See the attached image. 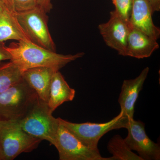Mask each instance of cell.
<instances>
[{"label": "cell", "mask_w": 160, "mask_h": 160, "mask_svg": "<svg viewBox=\"0 0 160 160\" xmlns=\"http://www.w3.org/2000/svg\"><path fill=\"white\" fill-rule=\"evenodd\" d=\"M149 67L143 69L140 74L134 79L123 81L118 98L121 111L129 119L133 118L134 107L140 92L147 78Z\"/></svg>", "instance_id": "10"}, {"label": "cell", "mask_w": 160, "mask_h": 160, "mask_svg": "<svg viewBox=\"0 0 160 160\" xmlns=\"http://www.w3.org/2000/svg\"><path fill=\"white\" fill-rule=\"evenodd\" d=\"M53 145L58 152L60 160H109V158L102 157L99 150H93L85 146L60 123Z\"/></svg>", "instance_id": "7"}, {"label": "cell", "mask_w": 160, "mask_h": 160, "mask_svg": "<svg viewBox=\"0 0 160 160\" xmlns=\"http://www.w3.org/2000/svg\"><path fill=\"white\" fill-rule=\"evenodd\" d=\"M4 42H0V62L6 60H11L12 57L9 52L5 48Z\"/></svg>", "instance_id": "21"}, {"label": "cell", "mask_w": 160, "mask_h": 160, "mask_svg": "<svg viewBox=\"0 0 160 160\" xmlns=\"http://www.w3.org/2000/svg\"><path fill=\"white\" fill-rule=\"evenodd\" d=\"M150 4L152 13L160 10V0H148Z\"/></svg>", "instance_id": "22"}, {"label": "cell", "mask_w": 160, "mask_h": 160, "mask_svg": "<svg viewBox=\"0 0 160 160\" xmlns=\"http://www.w3.org/2000/svg\"><path fill=\"white\" fill-rule=\"evenodd\" d=\"M152 14L148 0H132L129 22L134 28L158 40L160 37V29L153 23Z\"/></svg>", "instance_id": "11"}, {"label": "cell", "mask_w": 160, "mask_h": 160, "mask_svg": "<svg viewBox=\"0 0 160 160\" xmlns=\"http://www.w3.org/2000/svg\"><path fill=\"white\" fill-rule=\"evenodd\" d=\"M23 72L12 61L0 64V93L23 79Z\"/></svg>", "instance_id": "17"}, {"label": "cell", "mask_w": 160, "mask_h": 160, "mask_svg": "<svg viewBox=\"0 0 160 160\" xmlns=\"http://www.w3.org/2000/svg\"><path fill=\"white\" fill-rule=\"evenodd\" d=\"M115 11L124 19L129 22L132 8V0H112Z\"/></svg>", "instance_id": "18"}, {"label": "cell", "mask_w": 160, "mask_h": 160, "mask_svg": "<svg viewBox=\"0 0 160 160\" xmlns=\"http://www.w3.org/2000/svg\"><path fill=\"white\" fill-rule=\"evenodd\" d=\"M128 135L124 140L129 149L137 152L142 160H159L160 146L146 134L145 123L134 119L129 120Z\"/></svg>", "instance_id": "8"}, {"label": "cell", "mask_w": 160, "mask_h": 160, "mask_svg": "<svg viewBox=\"0 0 160 160\" xmlns=\"http://www.w3.org/2000/svg\"><path fill=\"white\" fill-rule=\"evenodd\" d=\"M56 72L49 67H35L23 72V78L35 91L39 98L47 103L52 78Z\"/></svg>", "instance_id": "14"}, {"label": "cell", "mask_w": 160, "mask_h": 160, "mask_svg": "<svg viewBox=\"0 0 160 160\" xmlns=\"http://www.w3.org/2000/svg\"><path fill=\"white\" fill-rule=\"evenodd\" d=\"M159 48L157 40L134 28L130 24L126 56L139 59L146 58L150 57Z\"/></svg>", "instance_id": "12"}, {"label": "cell", "mask_w": 160, "mask_h": 160, "mask_svg": "<svg viewBox=\"0 0 160 160\" xmlns=\"http://www.w3.org/2000/svg\"><path fill=\"white\" fill-rule=\"evenodd\" d=\"M38 98L23 78L0 93V120L21 119Z\"/></svg>", "instance_id": "3"}, {"label": "cell", "mask_w": 160, "mask_h": 160, "mask_svg": "<svg viewBox=\"0 0 160 160\" xmlns=\"http://www.w3.org/2000/svg\"><path fill=\"white\" fill-rule=\"evenodd\" d=\"M11 54L12 61L22 71L31 68L46 67L57 71L67 64L83 57V52L74 54H62L57 53L27 41H19L5 46Z\"/></svg>", "instance_id": "1"}, {"label": "cell", "mask_w": 160, "mask_h": 160, "mask_svg": "<svg viewBox=\"0 0 160 160\" xmlns=\"http://www.w3.org/2000/svg\"><path fill=\"white\" fill-rule=\"evenodd\" d=\"M76 91L71 88L59 71L53 74L50 85L48 104L52 112L65 102H71L75 96Z\"/></svg>", "instance_id": "15"}, {"label": "cell", "mask_w": 160, "mask_h": 160, "mask_svg": "<svg viewBox=\"0 0 160 160\" xmlns=\"http://www.w3.org/2000/svg\"><path fill=\"white\" fill-rule=\"evenodd\" d=\"M57 119L60 124L69 129L85 146L95 150H99V141L104 135L114 129L127 128L130 120L121 111L116 117L105 123H75L59 118Z\"/></svg>", "instance_id": "5"}, {"label": "cell", "mask_w": 160, "mask_h": 160, "mask_svg": "<svg viewBox=\"0 0 160 160\" xmlns=\"http://www.w3.org/2000/svg\"><path fill=\"white\" fill-rule=\"evenodd\" d=\"M10 40L30 42L18 22L12 0H7L0 14V42Z\"/></svg>", "instance_id": "13"}, {"label": "cell", "mask_w": 160, "mask_h": 160, "mask_svg": "<svg viewBox=\"0 0 160 160\" xmlns=\"http://www.w3.org/2000/svg\"><path fill=\"white\" fill-rule=\"evenodd\" d=\"M46 14L38 6L27 11L16 12L18 22L30 42L56 52V47L49 32Z\"/></svg>", "instance_id": "6"}, {"label": "cell", "mask_w": 160, "mask_h": 160, "mask_svg": "<svg viewBox=\"0 0 160 160\" xmlns=\"http://www.w3.org/2000/svg\"><path fill=\"white\" fill-rule=\"evenodd\" d=\"M109 153L112 155L109 160H142L129 149L124 139L116 135L109 140L107 145Z\"/></svg>", "instance_id": "16"}, {"label": "cell", "mask_w": 160, "mask_h": 160, "mask_svg": "<svg viewBox=\"0 0 160 160\" xmlns=\"http://www.w3.org/2000/svg\"><path fill=\"white\" fill-rule=\"evenodd\" d=\"M42 140L29 135L19 120H0V160H12L37 148Z\"/></svg>", "instance_id": "2"}, {"label": "cell", "mask_w": 160, "mask_h": 160, "mask_svg": "<svg viewBox=\"0 0 160 160\" xmlns=\"http://www.w3.org/2000/svg\"><path fill=\"white\" fill-rule=\"evenodd\" d=\"M16 12L27 11L37 7V0H12Z\"/></svg>", "instance_id": "19"}, {"label": "cell", "mask_w": 160, "mask_h": 160, "mask_svg": "<svg viewBox=\"0 0 160 160\" xmlns=\"http://www.w3.org/2000/svg\"><path fill=\"white\" fill-rule=\"evenodd\" d=\"M130 25L129 22L124 19L113 10L110 12L109 21L98 26L106 45L123 56H126Z\"/></svg>", "instance_id": "9"}, {"label": "cell", "mask_w": 160, "mask_h": 160, "mask_svg": "<svg viewBox=\"0 0 160 160\" xmlns=\"http://www.w3.org/2000/svg\"><path fill=\"white\" fill-rule=\"evenodd\" d=\"M7 1V0H0V14L4 9Z\"/></svg>", "instance_id": "23"}, {"label": "cell", "mask_w": 160, "mask_h": 160, "mask_svg": "<svg viewBox=\"0 0 160 160\" xmlns=\"http://www.w3.org/2000/svg\"><path fill=\"white\" fill-rule=\"evenodd\" d=\"M37 6L47 13L50 12L52 8L51 0H37Z\"/></svg>", "instance_id": "20"}, {"label": "cell", "mask_w": 160, "mask_h": 160, "mask_svg": "<svg viewBox=\"0 0 160 160\" xmlns=\"http://www.w3.org/2000/svg\"><path fill=\"white\" fill-rule=\"evenodd\" d=\"M52 113L47 103L38 98L19 120L20 125L29 135L42 141L46 140L53 145L59 123Z\"/></svg>", "instance_id": "4"}]
</instances>
